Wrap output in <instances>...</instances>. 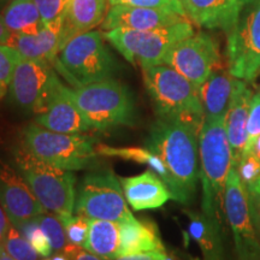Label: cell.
I'll return each mask as SVG.
<instances>
[{
	"label": "cell",
	"instance_id": "44",
	"mask_svg": "<svg viewBox=\"0 0 260 260\" xmlns=\"http://www.w3.org/2000/svg\"><path fill=\"white\" fill-rule=\"evenodd\" d=\"M0 260H15V259L5 251L4 247L0 246Z\"/></svg>",
	"mask_w": 260,
	"mask_h": 260
},
{
	"label": "cell",
	"instance_id": "31",
	"mask_svg": "<svg viewBox=\"0 0 260 260\" xmlns=\"http://www.w3.org/2000/svg\"><path fill=\"white\" fill-rule=\"evenodd\" d=\"M3 247L15 260H40L34 247L14 225L10 226Z\"/></svg>",
	"mask_w": 260,
	"mask_h": 260
},
{
	"label": "cell",
	"instance_id": "4",
	"mask_svg": "<svg viewBox=\"0 0 260 260\" xmlns=\"http://www.w3.org/2000/svg\"><path fill=\"white\" fill-rule=\"evenodd\" d=\"M14 161L32 193L45 210L57 214L61 222L69 219L75 212L76 176L74 171L52 167L19 144L14 151Z\"/></svg>",
	"mask_w": 260,
	"mask_h": 260
},
{
	"label": "cell",
	"instance_id": "17",
	"mask_svg": "<svg viewBox=\"0 0 260 260\" xmlns=\"http://www.w3.org/2000/svg\"><path fill=\"white\" fill-rule=\"evenodd\" d=\"M253 98L252 89L246 81L235 80L234 92L225 116V130L233 153V167L237 168L241 161L247 144V123Z\"/></svg>",
	"mask_w": 260,
	"mask_h": 260
},
{
	"label": "cell",
	"instance_id": "36",
	"mask_svg": "<svg viewBox=\"0 0 260 260\" xmlns=\"http://www.w3.org/2000/svg\"><path fill=\"white\" fill-rule=\"evenodd\" d=\"M260 135V94H253L247 123V144L243 155L248 154L256 138ZM242 155V157H243Z\"/></svg>",
	"mask_w": 260,
	"mask_h": 260
},
{
	"label": "cell",
	"instance_id": "33",
	"mask_svg": "<svg viewBox=\"0 0 260 260\" xmlns=\"http://www.w3.org/2000/svg\"><path fill=\"white\" fill-rule=\"evenodd\" d=\"M17 229L21 232L22 235L28 240V242L34 247V249L38 252L39 255L47 258V256H50L52 254L53 248H52L47 236L45 235L44 232L41 230L37 218L28 220V222L19 225Z\"/></svg>",
	"mask_w": 260,
	"mask_h": 260
},
{
	"label": "cell",
	"instance_id": "5",
	"mask_svg": "<svg viewBox=\"0 0 260 260\" xmlns=\"http://www.w3.org/2000/svg\"><path fill=\"white\" fill-rule=\"evenodd\" d=\"M104 40L102 30L76 35L61 47L52 65L73 88L113 79L117 64Z\"/></svg>",
	"mask_w": 260,
	"mask_h": 260
},
{
	"label": "cell",
	"instance_id": "38",
	"mask_svg": "<svg viewBox=\"0 0 260 260\" xmlns=\"http://www.w3.org/2000/svg\"><path fill=\"white\" fill-rule=\"evenodd\" d=\"M167 253V249H157V251L138 253V254H129V255H121L116 256L115 259L111 260H161L162 256Z\"/></svg>",
	"mask_w": 260,
	"mask_h": 260
},
{
	"label": "cell",
	"instance_id": "15",
	"mask_svg": "<svg viewBox=\"0 0 260 260\" xmlns=\"http://www.w3.org/2000/svg\"><path fill=\"white\" fill-rule=\"evenodd\" d=\"M70 87L59 80L45 109L35 116V123L52 132L86 134L93 129L70 96Z\"/></svg>",
	"mask_w": 260,
	"mask_h": 260
},
{
	"label": "cell",
	"instance_id": "45",
	"mask_svg": "<svg viewBox=\"0 0 260 260\" xmlns=\"http://www.w3.org/2000/svg\"><path fill=\"white\" fill-rule=\"evenodd\" d=\"M44 260H70L65 254H56L53 256H47Z\"/></svg>",
	"mask_w": 260,
	"mask_h": 260
},
{
	"label": "cell",
	"instance_id": "29",
	"mask_svg": "<svg viewBox=\"0 0 260 260\" xmlns=\"http://www.w3.org/2000/svg\"><path fill=\"white\" fill-rule=\"evenodd\" d=\"M37 220L42 232L47 236L53 251L63 252L68 245V239L64 224L59 217L52 212H45L37 217Z\"/></svg>",
	"mask_w": 260,
	"mask_h": 260
},
{
	"label": "cell",
	"instance_id": "41",
	"mask_svg": "<svg viewBox=\"0 0 260 260\" xmlns=\"http://www.w3.org/2000/svg\"><path fill=\"white\" fill-rule=\"evenodd\" d=\"M12 32L9 30V28L6 27L4 18H3L2 12H0V44H8V41L11 38Z\"/></svg>",
	"mask_w": 260,
	"mask_h": 260
},
{
	"label": "cell",
	"instance_id": "23",
	"mask_svg": "<svg viewBox=\"0 0 260 260\" xmlns=\"http://www.w3.org/2000/svg\"><path fill=\"white\" fill-rule=\"evenodd\" d=\"M154 223L135 217L119 223V247L117 256L164 249Z\"/></svg>",
	"mask_w": 260,
	"mask_h": 260
},
{
	"label": "cell",
	"instance_id": "32",
	"mask_svg": "<svg viewBox=\"0 0 260 260\" xmlns=\"http://www.w3.org/2000/svg\"><path fill=\"white\" fill-rule=\"evenodd\" d=\"M22 56L9 45L0 44V102L9 93V87Z\"/></svg>",
	"mask_w": 260,
	"mask_h": 260
},
{
	"label": "cell",
	"instance_id": "22",
	"mask_svg": "<svg viewBox=\"0 0 260 260\" xmlns=\"http://www.w3.org/2000/svg\"><path fill=\"white\" fill-rule=\"evenodd\" d=\"M107 10L109 0H73L61 31V47L76 35L102 25Z\"/></svg>",
	"mask_w": 260,
	"mask_h": 260
},
{
	"label": "cell",
	"instance_id": "16",
	"mask_svg": "<svg viewBox=\"0 0 260 260\" xmlns=\"http://www.w3.org/2000/svg\"><path fill=\"white\" fill-rule=\"evenodd\" d=\"M187 17L161 9L140 8L130 5L109 6L105 19L100 28L103 31L123 29V30H151L169 27L178 22L187 21Z\"/></svg>",
	"mask_w": 260,
	"mask_h": 260
},
{
	"label": "cell",
	"instance_id": "8",
	"mask_svg": "<svg viewBox=\"0 0 260 260\" xmlns=\"http://www.w3.org/2000/svg\"><path fill=\"white\" fill-rule=\"evenodd\" d=\"M194 32L193 23L187 19L169 27L151 30L115 29L103 31V35L129 63L139 65L144 69L162 64L170 48Z\"/></svg>",
	"mask_w": 260,
	"mask_h": 260
},
{
	"label": "cell",
	"instance_id": "43",
	"mask_svg": "<svg viewBox=\"0 0 260 260\" xmlns=\"http://www.w3.org/2000/svg\"><path fill=\"white\" fill-rule=\"evenodd\" d=\"M249 153H252L254 157H256L260 160V135L256 138L254 144L252 146L251 151H249Z\"/></svg>",
	"mask_w": 260,
	"mask_h": 260
},
{
	"label": "cell",
	"instance_id": "3",
	"mask_svg": "<svg viewBox=\"0 0 260 260\" xmlns=\"http://www.w3.org/2000/svg\"><path fill=\"white\" fill-rule=\"evenodd\" d=\"M199 159L203 188L201 209L207 217L220 224L226 178L233 168V153L228 141L225 119L204 122L199 134Z\"/></svg>",
	"mask_w": 260,
	"mask_h": 260
},
{
	"label": "cell",
	"instance_id": "34",
	"mask_svg": "<svg viewBox=\"0 0 260 260\" xmlns=\"http://www.w3.org/2000/svg\"><path fill=\"white\" fill-rule=\"evenodd\" d=\"M64 229L67 234L68 243L74 246L83 247L88 235L89 218L79 214H74L69 219L64 220Z\"/></svg>",
	"mask_w": 260,
	"mask_h": 260
},
{
	"label": "cell",
	"instance_id": "1",
	"mask_svg": "<svg viewBox=\"0 0 260 260\" xmlns=\"http://www.w3.org/2000/svg\"><path fill=\"white\" fill-rule=\"evenodd\" d=\"M199 134L193 126L158 118L149 130L146 147L158 155L172 180V199L188 204L200 180Z\"/></svg>",
	"mask_w": 260,
	"mask_h": 260
},
{
	"label": "cell",
	"instance_id": "13",
	"mask_svg": "<svg viewBox=\"0 0 260 260\" xmlns=\"http://www.w3.org/2000/svg\"><path fill=\"white\" fill-rule=\"evenodd\" d=\"M162 64L183 75L197 88L220 68L218 45L205 31H195L170 48Z\"/></svg>",
	"mask_w": 260,
	"mask_h": 260
},
{
	"label": "cell",
	"instance_id": "19",
	"mask_svg": "<svg viewBox=\"0 0 260 260\" xmlns=\"http://www.w3.org/2000/svg\"><path fill=\"white\" fill-rule=\"evenodd\" d=\"M182 4L191 23L225 32L235 24L241 11L235 0H182Z\"/></svg>",
	"mask_w": 260,
	"mask_h": 260
},
{
	"label": "cell",
	"instance_id": "11",
	"mask_svg": "<svg viewBox=\"0 0 260 260\" xmlns=\"http://www.w3.org/2000/svg\"><path fill=\"white\" fill-rule=\"evenodd\" d=\"M59 80L51 63L22 57L10 83L9 98L18 109L37 116L45 109Z\"/></svg>",
	"mask_w": 260,
	"mask_h": 260
},
{
	"label": "cell",
	"instance_id": "28",
	"mask_svg": "<svg viewBox=\"0 0 260 260\" xmlns=\"http://www.w3.org/2000/svg\"><path fill=\"white\" fill-rule=\"evenodd\" d=\"M249 200L260 198V160L252 153L245 154L236 168Z\"/></svg>",
	"mask_w": 260,
	"mask_h": 260
},
{
	"label": "cell",
	"instance_id": "27",
	"mask_svg": "<svg viewBox=\"0 0 260 260\" xmlns=\"http://www.w3.org/2000/svg\"><path fill=\"white\" fill-rule=\"evenodd\" d=\"M96 153L99 157H116L124 159V160H132L139 164L147 165L152 171H154L162 181L165 182L170 191L172 190V180L169 174L167 167L157 154L149 151L148 148L142 147H112L107 145H96Z\"/></svg>",
	"mask_w": 260,
	"mask_h": 260
},
{
	"label": "cell",
	"instance_id": "35",
	"mask_svg": "<svg viewBox=\"0 0 260 260\" xmlns=\"http://www.w3.org/2000/svg\"><path fill=\"white\" fill-rule=\"evenodd\" d=\"M112 5H130L140 6V8L161 9L167 10V11L176 12V14L187 17L182 0H109V6Z\"/></svg>",
	"mask_w": 260,
	"mask_h": 260
},
{
	"label": "cell",
	"instance_id": "10",
	"mask_svg": "<svg viewBox=\"0 0 260 260\" xmlns=\"http://www.w3.org/2000/svg\"><path fill=\"white\" fill-rule=\"evenodd\" d=\"M226 38L228 70L235 79L253 82L260 71V0L242 6Z\"/></svg>",
	"mask_w": 260,
	"mask_h": 260
},
{
	"label": "cell",
	"instance_id": "25",
	"mask_svg": "<svg viewBox=\"0 0 260 260\" xmlns=\"http://www.w3.org/2000/svg\"><path fill=\"white\" fill-rule=\"evenodd\" d=\"M2 15L12 34H37L45 28L34 0H9Z\"/></svg>",
	"mask_w": 260,
	"mask_h": 260
},
{
	"label": "cell",
	"instance_id": "42",
	"mask_svg": "<svg viewBox=\"0 0 260 260\" xmlns=\"http://www.w3.org/2000/svg\"><path fill=\"white\" fill-rule=\"evenodd\" d=\"M161 260H190V259L186 258V256H183L177 252H167L165 253V255L161 258Z\"/></svg>",
	"mask_w": 260,
	"mask_h": 260
},
{
	"label": "cell",
	"instance_id": "39",
	"mask_svg": "<svg viewBox=\"0 0 260 260\" xmlns=\"http://www.w3.org/2000/svg\"><path fill=\"white\" fill-rule=\"evenodd\" d=\"M6 217L8 216H6L4 209L0 206V246H3V243H4L5 237L10 229L9 218H6Z\"/></svg>",
	"mask_w": 260,
	"mask_h": 260
},
{
	"label": "cell",
	"instance_id": "21",
	"mask_svg": "<svg viewBox=\"0 0 260 260\" xmlns=\"http://www.w3.org/2000/svg\"><path fill=\"white\" fill-rule=\"evenodd\" d=\"M61 31L63 28L45 27L37 34H12L6 45L23 58L53 64L61 48Z\"/></svg>",
	"mask_w": 260,
	"mask_h": 260
},
{
	"label": "cell",
	"instance_id": "40",
	"mask_svg": "<svg viewBox=\"0 0 260 260\" xmlns=\"http://www.w3.org/2000/svg\"><path fill=\"white\" fill-rule=\"evenodd\" d=\"M249 204H251L253 222H254L255 226L260 229V198L256 200H249Z\"/></svg>",
	"mask_w": 260,
	"mask_h": 260
},
{
	"label": "cell",
	"instance_id": "20",
	"mask_svg": "<svg viewBox=\"0 0 260 260\" xmlns=\"http://www.w3.org/2000/svg\"><path fill=\"white\" fill-rule=\"evenodd\" d=\"M235 77L222 68L214 70L198 88L204 110V122L225 119L235 86Z\"/></svg>",
	"mask_w": 260,
	"mask_h": 260
},
{
	"label": "cell",
	"instance_id": "37",
	"mask_svg": "<svg viewBox=\"0 0 260 260\" xmlns=\"http://www.w3.org/2000/svg\"><path fill=\"white\" fill-rule=\"evenodd\" d=\"M63 253L70 260H107L102 258V256L94 254L92 252L87 251L83 247L74 246L70 245V243H68Z\"/></svg>",
	"mask_w": 260,
	"mask_h": 260
},
{
	"label": "cell",
	"instance_id": "24",
	"mask_svg": "<svg viewBox=\"0 0 260 260\" xmlns=\"http://www.w3.org/2000/svg\"><path fill=\"white\" fill-rule=\"evenodd\" d=\"M188 235L198 243L204 260H223V243L220 237L222 225L204 212H187Z\"/></svg>",
	"mask_w": 260,
	"mask_h": 260
},
{
	"label": "cell",
	"instance_id": "12",
	"mask_svg": "<svg viewBox=\"0 0 260 260\" xmlns=\"http://www.w3.org/2000/svg\"><path fill=\"white\" fill-rule=\"evenodd\" d=\"M224 213L232 228L240 260H260V243L253 222L248 193L239 171L230 169L224 191Z\"/></svg>",
	"mask_w": 260,
	"mask_h": 260
},
{
	"label": "cell",
	"instance_id": "9",
	"mask_svg": "<svg viewBox=\"0 0 260 260\" xmlns=\"http://www.w3.org/2000/svg\"><path fill=\"white\" fill-rule=\"evenodd\" d=\"M75 214L118 224L134 217L128 207L121 181L111 169H99L84 175L76 188Z\"/></svg>",
	"mask_w": 260,
	"mask_h": 260
},
{
	"label": "cell",
	"instance_id": "2",
	"mask_svg": "<svg viewBox=\"0 0 260 260\" xmlns=\"http://www.w3.org/2000/svg\"><path fill=\"white\" fill-rule=\"evenodd\" d=\"M142 76L158 118L183 123L200 132L204 110L199 90L189 80L165 64L144 68Z\"/></svg>",
	"mask_w": 260,
	"mask_h": 260
},
{
	"label": "cell",
	"instance_id": "26",
	"mask_svg": "<svg viewBox=\"0 0 260 260\" xmlns=\"http://www.w3.org/2000/svg\"><path fill=\"white\" fill-rule=\"evenodd\" d=\"M119 247V224L111 220L89 219L88 235L83 248L111 260L117 256Z\"/></svg>",
	"mask_w": 260,
	"mask_h": 260
},
{
	"label": "cell",
	"instance_id": "7",
	"mask_svg": "<svg viewBox=\"0 0 260 260\" xmlns=\"http://www.w3.org/2000/svg\"><path fill=\"white\" fill-rule=\"evenodd\" d=\"M70 96L93 129L106 130L135 123V104L125 84L115 79L70 88Z\"/></svg>",
	"mask_w": 260,
	"mask_h": 260
},
{
	"label": "cell",
	"instance_id": "14",
	"mask_svg": "<svg viewBox=\"0 0 260 260\" xmlns=\"http://www.w3.org/2000/svg\"><path fill=\"white\" fill-rule=\"evenodd\" d=\"M0 205L11 224L18 228L46 212L17 169L0 160Z\"/></svg>",
	"mask_w": 260,
	"mask_h": 260
},
{
	"label": "cell",
	"instance_id": "30",
	"mask_svg": "<svg viewBox=\"0 0 260 260\" xmlns=\"http://www.w3.org/2000/svg\"><path fill=\"white\" fill-rule=\"evenodd\" d=\"M73 0H34L45 27L63 28Z\"/></svg>",
	"mask_w": 260,
	"mask_h": 260
},
{
	"label": "cell",
	"instance_id": "46",
	"mask_svg": "<svg viewBox=\"0 0 260 260\" xmlns=\"http://www.w3.org/2000/svg\"><path fill=\"white\" fill-rule=\"evenodd\" d=\"M248 2H249V0H235L236 5L239 6L240 10H241V9H242V6L245 5V4H247V3H248Z\"/></svg>",
	"mask_w": 260,
	"mask_h": 260
},
{
	"label": "cell",
	"instance_id": "47",
	"mask_svg": "<svg viewBox=\"0 0 260 260\" xmlns=\"http://www.w3.org/2000/svg\"><path fill=\"white\" fill-rule=\"evenodd\" d=\"M9 0H0V9H4V6L8 4Z\"/></svg>",
	"mask_w": 260,
	"mask_h": 260
},
{
	"label": "cell",
	"instance_id": "18",
	"mask_svg": "<svg viewBox=\"0 0 260 260\" xmlns=\"http://www.w3.org/2000/svg\"><path fill=\"white\" fill-rule=\"evenodd\" d=\"M119 181L126 203L135 211L158 209L172 199L165 182L151 169L136 176L119 178Z\"/></svg>",
	"mask_w": 260,
	"mask_h": 260
},
{
	"label": "cell",
	"instance_id": "6",
	"mask_svg": "<svg viewBox=\"0 0 260 260\" xmlns=\"http://www.w3.org/2000/svg\"><path fill=\"white\" fill-rule=\"evenodd\" d=\"M21 145L44 162L69 171L94 168L99 157L93 136L52 132L35 122L22 130Z\"/></svg>",
	"mask_w": 260,
	"mask_h": 260
}]
</instances>
